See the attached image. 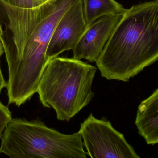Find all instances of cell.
Here are the masks:
<instances>
[{
    "label": "cell",
    "mask_w": 158,
    "mask_h": 158,
    "mask_svg": "<svg viewBox=\"0 0 158 158\" xmlns=\"http://www.w3.org/2000/svg\"><path fill=\"white\" fill-rule=\"evenodd\" d=\"M77 0H54L46 4L23 8L2 2L7 19L0 41L8 65L7 93L17 99L29 100L37 92L49 60L46 52L58 21Z\"/></svg>",
    "instance_id": "cell-1"
},
{
    "label": "cell",
    "mask_w": 158,
    "mask_h": 158,
    "mask_svg": "<svg viewBox=\"0 0 158 158\" xmlns=\"http://www.w3.org/2000/svg\"><path fill=\"white\" fill-rule=\"evenodd\" d=\"M135 124L147 144L158 143V88L140 103Z\"/></svg>",
    "instance_id": "cell-8"
},
{
    "label": "cell",
    "mask_w": 158,
    "mask_h": 158,
    "mask_svg": "<svg viewBox=\"0 0 158 158\" xmlns=\"http://www.w3.org/2000/svg\"><path fill=\"white\" fill-rule=\"evenodd\" d=\"M158 60V0L126 9L97 60L102 77L127 82Z\"/></svg>",
    "instance_id": "cell-2"
},
{
    "label": "cell",
    "mask_w": 158,
    "mask_h": 158,
    "mask_svg": "<svg viewBox=\"0 0 158 158\" xmlns=\"http://www.w3.org/2000/svg\"><path fill=\"white\" fill-rule=\"evenodd\" d=\"M79 132L91 158H140L123 135L105 119H98L90 114Z\"/></svg>",
    "instance_id": "cell-5"
},
{
    "label": "cell",
    "mask_w": 158,
    "mask_h": 158,
    "mask_svg": "<svg viewBox=\"0 0 158 158\" xmlns=\"http://www.w3.org/2000/svg\"><path fill=\"white\" fill-rule=\"evenodd\" d=\"M88 25L85 17L82 0H77L58 21L47 48L48 60L65 51L72 50Z\"/></svg>",
    "instance_id": "cell-6"
},
{
    "label": "cell",
    "mask_w": 158,
    "mask_h": 158,
    "mask_svg": "<svg viewBox=\"0 0 158 158\" xmlns=\"http://www.w3.org/2000/svg\"><path fill=\"white\" fill-rule=\"evenodd\" d=\"M3 34V30L1 23H0V40L2 37Z\"/></svg>",
    "instance_id": "cell-14"
},
{
    "label": "cell",
    "mask_w": 158,
    "mask_h": 158,
    "mask_svg": "<svg viewBox=\"0 0 158 158\" xmlns=\"http://www.w3.org/2000/svg\"><path fill=\"white\" fill-rule=\"evenodd\" d=\"M6 2L19 7L32 8L38 7L45 3L49 0H3Z\"/></svg>",
    "instance_id": "cell-10"
},
{
    "label": "cell",
    "mask_w": 158,
    "mask_h": 158,
    "mask_svg": "<svg viewBox=\"0 0 158 158\" xmlns=\"http://www.w3.org/2000/svg\"><path fill=\"white\" fill-rule=\"evenodd\" d=\"M6 86H7V82L5 80L2 70H1V65H0V94L2 90L4 88L6 87Z\"/></svg>",
    "instance_id": "cell-12"
},
{
    "label": "cell",
    "mask_w": 158,
    "mask_h": 158,
    "mask_svg": "<svg viewBox=\"0 0 158 158\" xmlns=\"http://www.w3.org/2000/svg\"><path fill=\"white\" fill-rule=\"evenodd\" d=\"M85 17L88 25L111 15H123L126 9L115 0H82Z\"/></svg>",
    "instance_id": "cell-9"
},
{
    "label": "cell",
    "mask_w": 158,
    "mask_h": 158,
    "mask_svg": "<svg viewBox=\"0 0 158 158\" xmlns=\"http://www.w3.org/2000/svg\"><path fill=\"white\" fill-rule=\"evenodd\" d=\"M0 154L13 158H86L79 132L61 133L39 121L12 118L0 136Z\"/></svg>",
    "instance_id": "cell-4"
},
{
    "label": "cell",
    "mask_w": 158,
    "mask_h": 158,
    "mask_svg": "<svg viewBox=\"0 0 158 158\" xmlns=\"http://www.w3.org/2000/svg\"><path fill=\"white\" fill-rule=\"evenodd\" d=\"M123 15L104 16L88 25L72 50L73 58L96 62Z\"/></svg>",
    "instance_id": "cell-7"
},
{
    "label": "cell",
    "mask_w": 158,
    "mask_h": 158,
    "mask_svg": "<svg viewBox=\"0 0 158 158\" xmlns=\"http://www.w3.org/2000/svg\"><path fill=\"white\" fill-rule=\"evenodd\" d=\"M97 69L74 58L50 59L37 90L41 103L52 108L57 119L69 121L94 97L92 87Z\"/></svg>",
    "instance_id": "cell-3"
},
{
    "label": "cell",
    "mask_w": 158,
    "mask_h": 158,
    "mask_svg": "<svg viewBox=\"0 0 158 158\" xmlns=\"http://www.w3.org/2000/svg\"><path fill=\"white\" fill-rule=\"evenodd\" d=\"M4 53V50L3 46L2 44L0 41V57Z\"/></svg>",
    "instance_id": "cell-13"
},
{
    "label": "cell",
    "mask_w": 158,
    "mask_h": 158,
    "mask_svg": "<svg viewBox=\"0 0 158 158\" xmlns=\"http://www.w3.org/2000/svg\"><path fill=\"white\" fill-rule=\"evenodd\" d=\"M12 119V113L8 107L0 102V136Z\"/></svg>",
    "instance_id": "cell-11"
}]
</instances>
